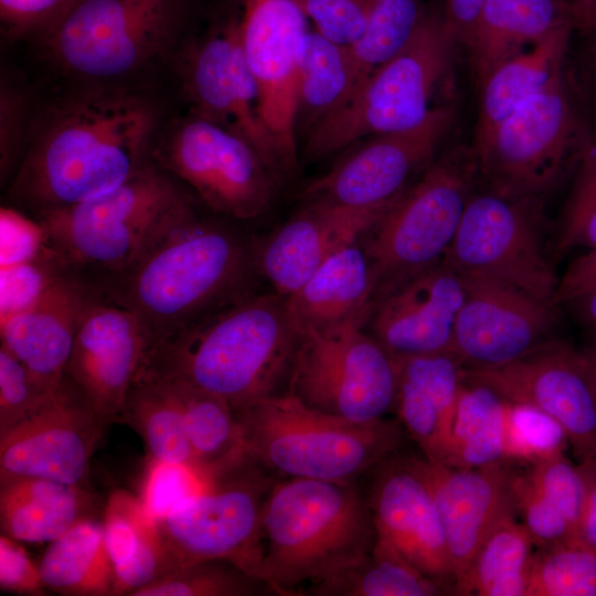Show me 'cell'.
I'll return each instance as SVG.
<instances>
[{
    "label": "cell",
    "instance_id": "6da1fadb",
    "mask_svg": "<svg viewBox=\"0 0 596 596\" xmlns=\"http://www.w3.org/2000/svg\"><path fill=\"white\" fill-rule=\"evenodd\" d=\"M156 116L146 102L110 91L72 95L35 128L9 193L36 214L104 194L146 166Z\"/></svg>",
    "mask_w": 596,
    "mask_h": 596
},
{
    "label": "cell",
    "instance_id": "7a4b0ae2",
    "mask_svg": "<svg viewBox=\"0 0 596 596\" xmlns=\"http://www.w3.org/2000/svg\"><path fill=\"white\" fill-rule=\"evenodd\" d=\"M301 334L286 297L253 292L157 342L139 377L183 382L235 408L278 393Z\"/></svg>",
    "mask_w": 596,
    "mask_h": 596
},
{
    "label": "cell",
    "instance_id": "3957f363",
    "mask_svg": "<svg viewBox=\"0 0 596 596\" xmlns=\"http://www.w3.org/2000/svg\"><path fill=\"white\" fill-rule=\"evenodd\" d=\"M258 274L254 245L192 213L113 276L108 296L142 320L156 344L253 294Z\"/></svg>",
    "mask_w": 596,
    "mask_h": 596
},
{
    "label": "cell",
    "instance_id": "277c9868",
    "mask_svg": "<svg viewBox=\"0 0 596 596\" xmlns=\"http://www.w3.org/2000/svg\"><path fill=\"white\" fill-rule=\"evenodd\" d=\"M377 539L366 498L352 482L287 478L263 504L255 577L278 595L321 582L369 553Z\"/></svg>",
    "mask_w": 596,
    "mask_h": 596
},
{
    "label": "cell",
    "instance_id": "5b68a950",
    "mask_svg": "<svg viewBox=\"0 0 596 596\" xmlns=\"http://www.w3.org/2000/svg\"><path fill=\"white\" fill-rule=\"evenodd\" d=\"M247 456L288 478L353 479L397 454L401 422H353L304 404L289 391L233 408Z\"/></svg>",
    "mask_w": 596,
    "mask_h": 596
},
{
    "label": "cell",
    "instance_id": "8992f818",
    "mask_svg": "<svg viewBox=\"0 0 596 596\" xmlns=\"http://www.w3.org/2000/svg\"><path fill=\"white\" fill-rule=\"evenodd\" d=\"M192 213L169 175L146 164L117 188L38 219L49 244L72 269L97 268L115 276Z\"/></svg>",
    "mask_w": 596,
    "mask_h": 596
},
{
    "label": "cell",
    "instance_id": "52a82bcc",
    "mask_svg": "<svg viewBox=\"0 0 596 596\" xmlns=\"http://www.w3.org/2000/svg\"><path fill=\"white\" fill-rule=\"evenodd\" d=\"M455 44L443 12L428 9L409 43L310 130L305 158L316 161L360 139L424 121L435 108L432 99L449 70Z\"/></svg>",
    "mask_w": 596,
    "mask_h": 596
},
{
    "label": "cell",
    "instance_id": "ba28073f",
    "mask_svg": "<svg viewBox=\"0 0 596 596\" xmlns=\"http://www.w3.org/2000/svg\"><path fill=\"white\" fill-rule=\"evenodd\" d=\"M479 175L472 147L433 161L360 238L371 263L374 301L444 258Z\"/></svg>",
    "mask_w": 596,
    "mask_h": 596
},
{
    "label": "cell",
    "instance_id": "9c48e42d",
    "mask_svg": "<svg viewBox=\"0 0 596 596\" xmlns=\"http://www.w3.org/2000/svg\"><path fill=\"white\" fill-rule=\"evenodd\" d=\"M184 0H78L41 39L65 73L92 79L130 74L174 35Z\"/></svg>",
    "mask_w": 596,
    "mask_h": 596
},
{
    "label": "cell",
    "instance_id": "30bf717a",
    "mask_svg": "<svg viewBox=\"0 0 596 596\" xmlns=\"http://www.w3.org/2000/svg\"><path fill=\"white\" fill-rule=\"evenodd\" d=\"M365 324L304 330L287 391L337 417L363 423L384 418L394 409L396 363Z\"/></svg>",
    "mask_w": 596,
    "mask_h": 596
},
{
    "label": "cell",
    "instance_id": "8fae6325",
    "mask_svg": "<svg viewBox=\"0 0 596 596\" xmlns=\"http://www.w3.org/2000/svg\"><path fill=\"white\" fill-rule=\"evenodd\" d=\"M441 262L553 305L558 279L546 256L542 196L472 192Z\"/></svg>",
    "mask_w": 596,
    "mask_h": 596
},
{
    "label": "cell",
    "instance_id": "7c38bea8",
    "mask_svg": "<svg viewBox=\"0 0 596 596\" xmlns=\"http://www.w3.org/2000/svg\"><path fill=\"white\" fill-rule=\"evenodd\" d=\"M258 467L248 458L157 521L167 570L224 560L255 576L262 510L273 486Z\"/></svg>",
    "mask_w": 596,
    "mask_h": 596
},
{
    "label": "cell",
    "instance_id": "4fadbf2b",
    "mask_svg": "<svg viewBox=\"0 0 596 596\" xmlns=\"http://www.w3.org/2000/svg\"><path fill=\"white\" fill-rule=\"evenodd\" d=\"M576 135L575 111L561 74L472 146L479 175L497 192L542 196L561 175Z\"/></svg>",
    "mask_w": 596,
    "mask_h": 596
},
{
    "label": "cell",
    "instance_id": "5bb4252c",
    "mask_svg": "<svg viewBox=\"0 0 596 596\" xmlns=\"http://www.w3.org/2000/svg\"><path fill=\"white\" fill-rule=\"evenodd\" d=\"M156 158L216 213L253 220L272 206L277 178L246 139L221 125L191 115Z\"/></svg>",
    "mask_w": 596,
    "mask_h": 596
},
{
    "label": "cell",
    "instance_id": "9a60e30c",
    "mask_svg": "<svg viewBox=\"0 0 596 596\" xmlns=\"http://www.w3.org/2000/svg\"><path fill=\"white\" fill-rule=\"evenodd\" d=\"M240 39L259 94L262 124L275 148L281 177L297 162V68L308 17L300 0H243Z\"/></svg>",
    "mask_w": 596,
    "mask_h": 596
},
{
    "label": "cell",
    "instance_id": "2e32d148",
    "mask_svg": "<svg viewBox=\"0 0 596 596\" xmlns=\"http://www.w3.org/2000/svg\"><path fill=\"white\" fill-rule=\"evenodd\" d=\"M507 401L539 408L565 430L578 462L596 457V390L583 353L549 340L518 360L494 369H464Z\"/></svg>",
    "mask_w": 596,
    "mask_h": 596
},
{
    "label": "cell",
    "instance_id": "e0dca14e",
    "mask_svg": "<svg viewBox=\"0 0 596 596\" xmlns=\"http://www.w3.org/2000/svg\"><path fill=\"white\" fill-rule=\"evenodd\" d=\"M108 424L65 375L39 411L0 434V475L85 488L89 460Z\"/></svg>",
    "mask_w": 596,
    "mask_h": 596
},
{
    "label": "cell",
    "instance_id": "ac0fdd59",
    "mask_svg": "<svg viewBox=\"0 0 596 596\" xmlns=\"http://www.w3.org/2000/svg\"><path fill=\"white\" fill-rule=\"evenodd\" d=\"M454 117L450 106H435L419 125L369 137L352 147L304 191L307 201L349 206L391 204L409 187L434 153Z\"/></svg>",
    "mask_w": 596,
    "mask_h": 596
},
{
    "label": "cell",
    "instance_id": "d6986e66",
    "mask_svg": "<svg viewBox=\"0 0 596 596\" xmlns=\"http://www.w3.org/2000/svg\"><path fill=\"white\" fill-rule=\"evenodd\" d=\"M459 275L465 299L453 352L464 369L503 366L551 340L553 305L488 276Z\"/></svg>",
    "mask_w": 596,
    "mask_h": 596
},
{
    "label": "cell",
    "instance_id": "ffe728a7",
    "mask_svg": "<svg viewBox=\"0 0 596 596\" xmlns=\"http://www.w3.org/2000/svg\"><path fill=\"white\" fill-rule=\"evenodd\" d=\"M155 340L131 310L95 300L77 331L65 375L108 422H119Z\"/></svg>",
    "mask_w": 596,
    "mask_h": 596
},
{
    "label": "cell",
    "instance_id": "44dd1931",
    "mask_svg": "<svg viewBox=\"0 0 596 596\" xmlns=\"http://www.w3.org/2000/svg\"><path fill=\"white\" fill-rule=\"evenodd\" d=\"M368 504L377 538L455 595V576L433 491L415 456L376 466Z\"/></svg>",
    "mask_w": 596,
    "mask_h": 596
},
{
    "label": "cell",
    "instance_id": "7402d4cb",
    "mask_svg": "<svg viewBox=\"0 0 596 596\" xmlns=\"http://www.w3.org/2000/svg\"><path fill=\"white\" fill-rule=\"evenodd\" d=\"M436 501L459 595L471 564L489 534L518 514L510 461L456 468L416 457Z\"/></svg>",
    "mask_w": 596,
    "mask_h": 596
},
{
    "label": "cell",
    "instance_id": "603a6c76",
    "mask_svg": "<svg viewBox=\"0 0 596 596\" xmlns=\"http://www.w3.org/2000/svg\"><path fill=\"white\" fill-rule=\"evenodd\" d=\"M464 299L461 276L439 262L374 301L371 333L393 358L454 353Z\"/></svg>",
    "mask_w": 596,
    "mask_h": 596
},
{
    "label": "cell",
    "instance_id": "cb8c5ba5",
    "mask_svg": "<svg viewBox=\"0 0 596 596\" xmlns=\"http://www.w3.org/2000/svg\"><path fill=\"white\" fill-rule=\"evenodd\" d=\"M393 203L359 207L309 200L263 245L254 246L259 275L277 294L292 295L336 252L360 241Z\"/></svg>",
    "mask_w": 596,
    "mask_h": 596
},
{
    "label": "cell",
    "instance_id": "d4e9b609",
    "mask_svg": "<svg viewBox=\"0 0 596 596\" xmlns=\"http://www.w3.org/2000/svg\"><path fill=\"white\" fill-rule=\"evenodd\" d=\"M97 299L93 288L71 269L31 305L0 320L1 344L53 391L65 376L84 315Z\"/></svg>",
    "mask_w": 596,
    "mask_h": 596
},
{
    "label": "cell",
    "instance_id": "484cf974",
    "mask_svg": "<svg viewBox=\"0 0 596 596\" xmlns=\"http://www.w3.org/2000/svg\"><path fill=\"white\" fill-rule=\"evenodd\" d=\"M394 409L424 458L444 464L462 383L464 366L454 353L394 358Z\"/></svg>",
    "mask_w": 596,
    "mask_h": 596
},
{
    "label": "cell",
    "instance_id": "4316f807",
    "mask_svg": "<svg viewBox=\"0 0 596 596\" xmlns=\"http://www.w3.org/2000/svg\"><path fill=\"white\" fill-rule=\"evenodd\" d=\"M375 284L360 241L329 257L292 295L286 297L299 330H327L350 321L369 322Z\"/></svg>",
    "mask_w": 596,
    "mask_h": 596
},
{
    "label": "cell",
    "instance_id": "83f0119b",
    "mask_svg": "<svg viewBox=\"0 0 596 596\" xmlns=\"http://www.w3.org/2000/svg\"><path fill=\"white\" fill-rule=\"evenodd\" d=\"M243 60L237 18L219 23L187 47L181 73L191 115L237 134Z\"/></svg>",
    "mask_w": 596,
    "mask_h": 596
},
{
    "label": "cell",
    "instance_id": "f1b7e54d",
    "mask_svg": "<svg viewBox=\"0 0 596 596\" xmlns=\"http://www.w3.org/2000/svg\"><path fill=\"white\" fill-rule=\"evenodd\" d=\"M575 24L572 0H486L467 47L479 84L505 60Z\"/></svg>",
    "mask_w": 596,
    "mask_h": 596
},
{
    "label": "cell",
    "instance_id": "f546056e",
    "mask_svg": "<svg viewBox=\"0 0 596 596\" xmlns=\"http://www.w3.org/2000/svg\"><path fill=\"white\" fill-rule=\"evenodd\" d=\"M85 488L36 477L0 475L1 533L19 542H52L92 518Z\"/></svg>",
    "mask_w": 596,
    "mask_h": 596
},
{
    "label": "cell",
    "instance_id": "4dcf8cb0",
    "mask_svg": "<svg viewBox=\"0 0 596 596\" xmlns=\"http://www.w3.org/2000/svg\"><path fill=\"white\" fill-rule=\"evenodd\" d=\"M575 24H566L499 64L480 83L481 94L473 146L521 104L563 74L562 66Z\"/></svg>",
    "mask_w": 596,
    "mask_h": 596
},
{
    "label": "cell",
    "instance_id": "1f68e13d",
    "mask_svg": "<svg viewBox=\"0 0 596 596\" xmlns=\"http://www.w3.org/2000/svg\"><path fill=\"white\" fill-rule=\"evenodd\" d=\"M157 380L174 397L199 466L209 478L215 480L249 458L234 409L226 400L183 382Z\"/></svg>",
    "mask_w": 596,
    "mask_h": 596
},
{
    "label": "cell",
    "instance_id": "d6a6232c",
    "mask_svg": "<svg viewBox=\"0 0 596 596\" xmlns=\"http://www.w3.org/2000/svg\"><path fill=\"white\" fill-rule=\"evenodd\" d=\"M42 581L67 596L114 595V566L102 522L85 518L52 541L39 564Z\"/></svg>",
    "mask_w": 596,
    "mask_h": 596
},
{
    "label": "cell",
    "instance_id": "836d02e7",
    "mask_svg": "<svg viewBox=\"0 0 596 596\" xmlns=\"http://www.w3.org/2000/svg\"><path fill=\"white\" fill-rule=\"evenodd\" d=\"M355 88L347 45L309 31L302 38L297 68V126L308 134L349 100Z\"/></svg>",
    "mask_w": 596,
    "mask_h": 596
},
{
    "label": "cell",
    "instance_id": "e575fe53",
    "mask_svg": "<svg viewBox=\"0 0 596 596\" xmlns=\"http://www.w3.org/2000/svg\"><path fill=\"white\" fill-rule=\"evenodd\" d=\"M507 400L488 384L466 376L459 391L445 462L482 468L505 461Z\"/></svg>",
    "mask_w": 596,
    "mask_h": 596
},
{
    "label": "cell",
    "instance_id": "d590c367",
    "mask_svg": "<svg viewBox=\"0 0 596 596\" xmlns=\"http://www.w3.org/2000/svg\"><path fill=\"white\" fill-rule=\"evenodd\" d=\"M319 596H436L451 595L423 574L393 546L377 538L372 550L343 571L310 585L304 595Z\"/></svg>",
    "mask_w": 596,
    "mask_h": 596
},
{
    "label": "cell",
    "instance_id": "8d00e7d4",
    "mask_svg": "<svg viewBox=\"0 0 596 596\" xmlns=\"http://www.w3.org/2000/svg\"><path fill=\"white\" fill-rule=\"evenodd\" d=\"M120 422L139 434L148 458L183 464L202 471L177 402L162 381L139 377L127 396Z\"/></svg>",
    "mask_w": 596,
    "mask_h": 596
},
{
    "label": "cell",
    "instance_id": "74e56055",
    "mask_svg": "<svg viewBox=\"0 0 596 596\" xmlns=\"http://www.w3.org/2000/svg\"><path fill=\"white\" fill-rule=\"evenodd\" d=\"M533 546L517 515L507 518L482 543L459 595L526 596Z\"/></svg>",
    "mask_w": 596,
    "mask_h": 596
},
{
    "label": "cell",
    "instance_id": "f35d334b",
    "mask_svg": "<svg viewBox=\"0 0 596 596\" xmlns=\"http://www.w3.org/2000/svg\"><path fill=\"white\" fill-rule=\"evenodd\" d=\"M427 10L423 0L377 1L360 36L348 45L355 76L353 94L409 43Z\"/></svg>",
    "mask_w": 596,
    "mask_h": 596
},
{
    "label": "cell",
    "instance_id": "ab89813d",
    "mask_svg": "<svg viewBox=\"0 0 596 596\" xmlns=\"http://www.w3.org/2000/svg\"><path fill=\"white\" fill-rule=\"evenodd\" d=\"M266 588L236 564L211 560L171 567L132 596H252Z\"/></svg>",
    "mask_w": 596,
    "mask_h": 596
},
{
    "label": "cell",
    "instance_id": "60d3db41",
    "mask_svg": "<svg viewBox=\"0 0 596 596\" xmlns=\"http://www.w3.org/2000/svg\"><path fill=\"white\" fill-rule=\"evenodd\" d=\"M526 596H596V552L575 541L538 547Z\"/></svg>",
    "mask_w": 596,
    "mask_h": 596
},
{
    "label": "cell",
    "instance_id": "b9f144b4",
    "mask_svg": "<svg viewBox=\"0 0 596 596\" xmlns=\"http://www.w3.org/2000/svg\"><path fill=\"white\" fill-rule=\"evenodd\" d=\"M567 445L564 428L553 417L531 405L507 401V461L530 465L539 458L565 453Z\"/></svg>",
    "mask_w": 596,
    "mask_h": 596
},
{
    "label": "cell",
    "instance_id": "7bdbcfd3",
    "mask_svg": "<svg viewBox=\"0 0 596 596\" xmlns=\"http://www.w3.org/2000/svg\"><path fill=\"white\" fill-rule=\"evenodd\" d=\"M102 523L114 568L128 562L159 532L158 522L149 514L140 497L125 490L110 493Z\"/></svg>",
    "mask_w": 596,
    "mask_h": 596
},
{
    "label": "cell",
    "instance_id": "ee69618b",
    "mask_svg": "<svg viewBox=\"0 0 596 596\" xmlns=\"http://www.w3.org/2000/svg\"><path fill=\"white\" fill-rule=\"evenodd\" d=\"M72 268L49 244L33 257L1 266L0 320L31 305L53 281Z\"/></svg>",
    "mask_w": 596,
    "mask_h": 596
},
{
    "label": "cell",
    "instance_id": "f6af8a7d",
    "mask_svg": "<svg viewBox=\"0 0 596 596\" xmlns=\"http://www.w3.org/2000/svg\"><path fill=\"white\" fill-rule=\"evenodd\" d=\"M212 481L194 467L148 458L139 497L149 514L159 521Z\"/></svg>",
    "mask_w": 596,
    "mask_h": 596
},
{
    "label": "cell",
    "instance_id": "bcb514c9",
    "mask_svg": "<svg viewBox=\"0 0 596 596\" xmlns=\"http://www.w3.org/2000/svg\"><path fill=\"white\" fill-rule=\"evenodd\" d=\"M526 473L539 491L565 517L576 542L586 494L578 465H574L562 451L534 460L528 465Z\"/></svg>",
    "mask_w": 596,
    "mask_h": 596
},
{
    "label": "cell",
    "instance_id": "7dc6e473",
    "mask_svg": "<svg viewBox=\"0 0 596 596\" xmlns=\"http://www.w3.org/2000/svg\"><path fill=\"white\" fill-rule=\"evenodd\" d=\"M55 390L44 387L22 362L1 344L0 434L39 411Z\"/></svg>",
    "mask_w": 596,
    "mask_h": 596
},
{
    "label": "cell",
    "instance_id": "c3c4849f",
    "mask_svg": "<svg viewBox=\"0 0 596 596\" xmlns=\"http://www.w3.org/2000/svg\"><path fill=\"white\" fill-rule=\"evenodd\" d=\"M511 483L518 513L536 547L575 541L565 517L539 491L526 471L513 470Z\"/></svg>",
    "mask_w": 596,
    "mask_h": 596
},
{
    "label": "cell",
    "instance_id": "681fc988",
    "mask_svg": "<svg viewBox=\"0 0 596 596\" xmlns=\"http://www.w3.org/2000/svg\"><path fill=\"white\" fill-rule=\"evenodd\" d=\"M316 31L341 45L352 44L364 30L379 0H300Z\"/></svg>",
    "mask_w": 596,
    "mask_h": 596
},
{
    "label": "cell",
    "instance_id": "f907efd6",
    "mask_svg": "<svg viewBox=\"0 0 596 596\" xmlns=\"http://www.w3.org/2000/svg\"><path fill=\"white\" fill-rule=\"evenodd\" d=\"M78 0H0L2 31L8 36L41 38L53 29Z\"/></svg>",
    "mask_w": 596,
    "mask_h": 596
},
{
    "label": "cell",
    "instance_id": "816d5d0a",
    "mask_svg": "<svg viewBox=\"0 0 596 596\" xmlns=\"http://www.w3.org/2000/svg\"><path fill=\"white\" fill-rule=\"evenodd\" d=\"M19 541L0 536V588L21 595H44L46 587L35 565Z\"/></svg>",
    "mask_w": 596,
    "mask_h": 596
},
{
    "label": "cell",
    "instance_id": "f5cc1de1",
    "mask_svg": "<svg viewBox=\"0 0 596 596\" xmlns=\"http://www.w3.org/2000/svg\"><path fill=\"white\" fill-rule=\"evenodd\" d=\"M575 246L596 249V195L568 202L558 247L566 249Z\"/></svg>",
    "mask_w": 596,
    "mask_h": 596
},
{
    "label": "cell",
    "instance_id": "db71d44e",
    "mask_svg": "<svg viewBox=\"0 0 596 596\" xmlns=\"http://www.w3.org/2000/svg\"><path fill=\"white\" fill-rule=\"evenodd\" d=\"M22 102L17 93L8 88L1 92V172L8 173L19 159L21 148Z\"/></svg>",
    "mask_w": 596,
    "mask_h": 596
},
{
    "label": "cell",
    "instance_id": "11a10c76",
    "mask_svg": "<svg viewBox=\"0 0 596 596\" xmlns=\"http://www.w3.org/2000/svg\"><path fill=\"white\" fill-rule=\"evenodd\" d=\"M596 287V249L574 259L558 279L553 305L570 302Z\"/></svg>",
    "mask_w": 596,
    "mask_h": 596
},
{
    "label": "cell",
    "instance_id": "9f6ffc18",
    "mask_svg": "<svg viewBox=\"0 0 596 596\" xmlns=\"http://www.w3.org/2000/svg\"><path fill=\"white\" fill-rule=\"evenodd\" d=\"M486 0H445V23L456 43L469 44Z\"/></svg>",
    "mask_w": 596,
    "mask_h": 596
},
{
    "label": "cell",
    "instance_id": "6f0895ef",
    "mask_svg": "<svg viewBox=\"0 0 596 596\" xmlns=\"http://www.w3.org/2000/svg\"><path fill=\"white\" fill-rule=\"evenodd\" d=\"M586 488L576 542L596 552V457L577 464Z\"/></svg>",
    "mask_w": 596,
    "mask_h": 596
},
{
    "label": "cell",
    "instance_id": "680465c9",
    "mask_svg": "<svg viewBox=\"0 0 596 596\" xmlns=\"http://www.w3.org/2000/svg\"><path fill=\"white\" fill-rule=\"evenodd\" d=\"M596 195V140L582 148L581 168L570 200Z\"/></svg>",
    "mask_w": 596,
    "mask_h": 596
},
{
    "label": "cell",
    "instance_id": "91938a15",
    "mask_svg": "<svg viewBox=\"0 0 596 596\" xmlns=\"http://www.w3.org/2000/svg\"><path fill=\"white\" fill-rule=\"evenodd\" d=\"M574 304L581 318L596 331V287L570 301Z\"/></svg>",
    "mask_w": 596,
    "mask_h": 596
},
{
    "label": "cell",
    "instance_id": "94428289",
    "mask_svg": "<svg viewBox=\"0 0 596 596\" xmlns=\"http://www.w3.org/2000/svg\"><path fill=\"white\" fill-rule=\"evenodd\" d=\"M576 25L585 29H596V0L578 17Z\"/></svg>",
    "mask_w": 596,
    "mask_h": 596
},
{
    "label": "cell",
    "instance_id": "6125c7cd",
    "mask_svg": "<svg viewBox=\"0 0 596 596\" xmlns=\"http://www.w3.org/2000/svg\"><path fill=\"white\" fill-rule=\"evenodd\" d=\"M590 380L596 390V345L582 351Z\"/></svg>",
    "mask_w": 596,
    "mask_h": 596
},
{
    "label": "cell",
    "instance_id": "be15d7a7",
    "mask_svg": "<svg viewBox=\"0 0 596 596\" xmlns=\"http://www.w3.org/2000/svg\"><path fill=\"white\" fill-rule=\"evenodd\" d=\"M593 0H572L574 9H575V15L576 21L578 17L587 9V7L592 3Z\"/></svg>",
    "mask_w": 596,
    "mask_h": 596
},
{
    "label": "cell",
    "instance_id": "e7e4bbea",
    "mask_svg": "<svg viewBox=\"0 0 596 596\" xmlns=\"http://www.w3.org/2000/svg\"><path fill=\"white\" fill-rule=\"evenodd\" d=\"M595 70H596V63H595Z\"/></svg>",
    "mask_w": 596,
    "mask_h": 596
},
{
    "label": "cell",
    "instance_id": "03108f58",
    "mask_svg": "<svg viewBox=\"0 0 596 596\" xmlns=\"http://www.w3.org/2000/svg\"><path fill=\"white\" fill-rule=\"evenodd\" d=\"M241 1H243V0H241Z\"/></svg>",
    "mask_w": 596,
    "mask_h": 596
}]
</instances>
